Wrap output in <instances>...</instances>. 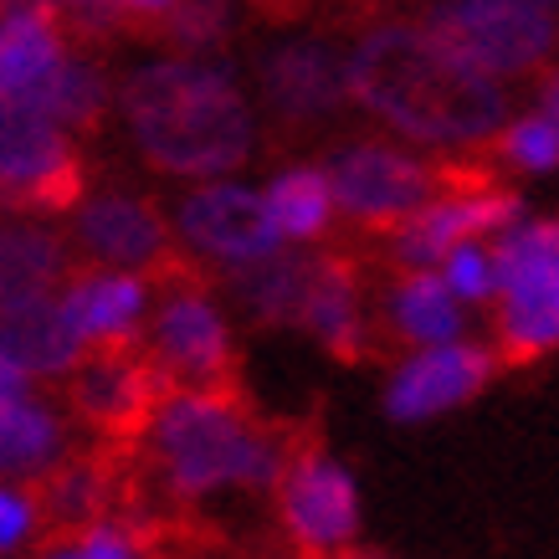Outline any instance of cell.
Masks as SVG:
<instances>
[{"mask_svg": "<svg viewBox=\"0 0 559 559\" xmlns=\"http://www.w3.org/2000/svg\"><path fill=\"white\" fill-rule=\"evenodd\" d=\"M41 108H47L51 119L62 123L68 134H83V139H98L103 123H108V108H114V83H108V72L93 62V57H78V51H68L57 68H51V78L32 93Z\"/></svg>", "mask_w": 559, "mask_h": 559, "instance_id": "cell-24", "label": "cell"}, {"mask_svg": "<svg viewBox=\"0 0 559 559\" xmlns=\"http://www.w3.org/2000/svg\"><path fill=\"white\" fill-rule=\"evenodd\" d=\"M36 528V509H32V492L21 488H0V549H16L26 534Z\"/></svg>", "mask_w": 559, "mask_h": 559, "instance_id": "cell-30", "label": "cell"}, {"mask_svg": "<svg viewBox=\"0 0 559 559\" xmlns=\"http://www.w3.org/2000/svg\"><path fill=\"white\" fill-rule=\"evenodd\" d=\"M144 349L170 380V395L175 390H247V365L211 298L205 262H195L170 283H154Z\"/></svg>", "mask_w": 559, "mask_h": 559, "instance_id": "cell-5", "label": "cell"}, {"mask_svg": "<svg viewBox=\"0 0 559 559\" xmlns=\"http://www.w3.org/2000/svg\"><path fill=\"white\" fill-rule=\"evenodd\" d=\"M68 308L72 329L83 334L87 349H119V344H144V319L154 304V283L144 272L98 267V262H72V272L57 288Z\"/></svg>", "mask_w": 559, "mask_h": 559, "instance_id": "cell-15", "label": "cell"}, {"mask_svg": "<svg viewBox=\"0 0 559 559\" xmlns=\"http://www.w3.org/2000/svg\"><path fill=\"white\" fill-rule=\"evenodd\" d=\"M498 159H509L524 175H549L559 170V123L549 114H524V119L503 123L498 134Z\"/></svg>", "mask_w": 559, "mask_h": 559, "instance_id": "cell-27", "label": "cell"}, {"mask_svg": "<svg viewBox=\"0 0 559 559\" xmlns=\"http://www.w3.org/2000/svg\"><path fill=\"white\" fill-rule=\"evenodd\" d=\"M0 349L16 359L32 380H62L83 359V334L72 329L68 308L57 293L32 298V304L0 308Z\"/></svg>", "mask_w": 559, "mask_h": 559, "instance_id": "cell-19", "label": "cell"}, {"mask_svg": "<svg viewBox=\"0 0 559 559\" xmlns=\"http://www.w3.org/2000/svg\"><path fill=\"white\" fill-rule=\"evenodd\" d=\"M257 16H267V21H298L313 5V0H247Z\"/></svg>", "mask_w": 559, "mask_h": 559, "instance_id": "cell-31", "label": "cell"}, {"mask_svg": "<svg viewBox=\"0 0 559 559\" xmlns=\"http://www.w3.org/2000/svg\"><path fill=\"white\" fill-rule=\"evenodd\" d=\"M98 190L83 144L36 98L0 93V205L11 216H72Z\"/></svg>", "mask_w": 559, "mask_h": 559, "instance_id": "cell-4", "label": "cell"}, {"mask_svg": "<svg viewBox=\"0 0 559 559\" xmlns=\"http://www.w3.org/2000/svg\"><path fill=\"white\" fill-rule=\"evenodd\" d=\"M441 283L457 293L462 304H483L498 293V267H492V252H483L477 241H462L441 257Z\"/></svg>", "mask_w": 559, "mask_h": 559, "instance_id": "cell-29", "label": "cell"}, {"mask_svg": "<svg viewBox=\"0 0 559 559\" xmlns=\"http://www.w3.org/2000/svg\"><path fill=\"white\" fill-rule=\"evenodd\" d=\"M277 498V524L293 539V549L308 559H329L349 549L359 534V488L344 462L329 457L319 441V421L298 426L283 473L272 483Z\"/></svg>", "mask_w": 559, "mask_h": 559, "instance_id": "cell-10", "label": "cell"}, {"mask_svg": "<svg viewBox=\"0 0 559 559\" xmlns=\"http://www.w3.org/2000/svg\"><path fill=\"white\" fill-rule=\"evenodd\" d=\"M539 108H544V114H549V119L559 123V68H555V72H549V78H544V83H539Z\"/></svg>", "mask_w": 559, "mask_h": 559, "instance_id": "cell-33", "label": "cell"}, {"mask_svg": "<svg viewBox=\"0 0 559 559\" xmlns=\"http://www.w3.org/2000/svg\"><path fill=\"white\" fill-rule=\"evenodd\" d=\"M170 401V380L159 374L144 344L83 349V359L62 374V406L93 441H150L159 411Z\"/></svg>", "mask_w": 559, "mask_h": 559, "instance_id": "cell-7", "label": "cell"}, {"mask_svg": "<svg viewBox=\"0 0 559 559\" xmlns=\"http://www.w3.org/2000/svg\"><path fill=\"white\" fill-rule=\"evenodd\" d=\"M72 452V416L47 395L21 390L0 401V477L26 483Z\"/></svg>", "mask_w": 559, "mask_h": 559, "instance_id": "cell-21", "label": "cell"}, {"mask_svg": "<svg viewBox=\"0 0 559 559\" xmlns=\"http://www.w3.org/2000/svg\"><path fill=\"white\" fill-rule=\"evenodd\" d=\"M68 26L57 0H16L0 11V93L32 98L68 57Z\"/></svg>", "mask_w": 559, "mask_h": 559, "instance_id": "cell-18", "label": "cell"}, {"mask_svg": "<svg viewBox=\"0 0 559 559\" xmlns=\"http://www.w3.org/2000/svg\"><path fill=\"white\" fill-rule=\"evenodd\" d=\"M119 114L144 165L180 180L241 170L257 150V119L231 72L205 62H150L119 83Z\"/></svg>", "mask_w": 559, "mask_h": 559, "instance_id": "cell-3", "label": "cell"}, {"mask_svg": "<svg viewBox=\"0 0 559 559\" xmlns=\"http://www.w3.org/2000/svg\"><path fill=\"white\" fill-rule=\"evenodd\" d=\"M323 175L334 186L340 216H349L365 231H395L406 216L441 195L437 159H411L390 144H344L329 154Z\"/></svg>", "mask_w": 559, "mask_h": 559, "instance_id": "cell-11", "label": "cell"}, {"mask_svg": "<svg viewBox=\"0 0 559 559\" xmlns=\"http://www.w3.org/2000/svg\"><path fill=\"white\" fill-rule=\"evenodd\" d=\"M72 262H78V252H68L62 231H47V226H32V221L0 226V308L57 293L62 277L72 272Z\"/></svg>", "mask_w": 559, "mask_h": 559, "instance_id": "cell-22", "label": "cell"}, {"mask_svg": "<svg viewBox=\"0 0 559 559\" xmlns=\"http://www.w3.org/2000/svg\"><path fill=\"white\" fill-rule=\"evenodd\" d=\"M349 98L421 144H483L503 129L509 98L498 78L457 62L426 26L385 21L349 51Z\"/></svg>", "mask_w": 559, "mask_h": 559, "instance_id": "cell-1", "label": "cell"}, {"mask_svg": "<svg viewBox=\"0 0 559 559\" xmlns=\"http://www.w3.org/2000/svg\"><path fill=\"white\" fill-rule=\"evenodd\" d=\"M421 26L457 62L488 78L534 72L559 41L549 0H441L426 11Z\"/></svg>", "mask_w": 559, "mask_h": 559, "instance_id": "cell-9", "label": "cell"}, {"mask_svg": "<svg viewBox=\"0 0 559 559\" xmlns=\"http://www.w3.org/2000/svg\"><path fill=\"white\" fill-rule=\"evenodd\" d=\"M5 5H16V0H0V11H5Z\"/></svg>", "mask_w": 559, "mask_h": 559, "instance_id": "cell-35", "label": "cell"}, {"mask_svg": "<svg viewBox=\"0 0 559 559\" xmlns=\"http://www.w3.org/2000/svg\"><path fill=\"white\" fill-rule=\"evenodd\" d=\"M32 559H144V549L123 524H93L72 534H41Z\"/></svg>", "mask_w": 559, "mask_h": 559, "instance_id": "cell-28", "label": "cell"}, {"mask_svg": "<svg viewBox=\"0 0 559 559\" xmlns=\"http://www.w3.org/2000/svg\"><path fill=\"white\" fill-rule=\"evenodd\" d=\"M298 329L340 365H365L374 355V329L365 319V277H359V262L349 252H340V247L313 252V277H308Z\"/></svg>", "mask_w": 559, "mask_h": 559, "instance_id": "cell-17", "label": "cell"}, {"mask_svg": "<svg viewBox=\"0 0 559 559\" xmlns=\"http://www.w3.org/2000/svg\"><path fill=\"white\" fill-rule=\"evenodd\" d=\"M313 277V252H277L221 272V288L252 319V329H298L304 293Z\"/></svg>", "mask_w": 559, "mask_h": 559, "instance_id": "cell-20", "label": "cell"}, {"mask_svg": "<svg viewBox=\"0 0 559 559\" xmlns=\"http://www.w3.org/2000/svg\"><path fill=\"white\" fill-rule=\"evenodd\" d=\"M304 421H272L252 390H175L150 431L159 503L195 509L221 488L272 492Z\"/></svg>", "mask_w": 559, "mask_h": 559, "instance_id": "cell-2", "label": "cell"}, {"mask_svg": "<svg viewBox=\"0 0 559 559\" xmlns=\"http://www.w3.org/2000/svg\"><path fill=\"white\" fill-rule=\"evenodd\" d=\"M498 359L483 349V344H426L421 355H411L401 370L390 374L385 385V416L390 421H431L441 411L467 406L477 390L492 380Z\"/></svg>", "mask_w": 559, "mask_h": 559, "instance_id": "cell-16", "label": "cell"}, {"mask_svg": "<svg viewBox=\"0 0 559 559\" xmlns=\"http://www.w3.org/2000/svg\"><path fill=\"white\" fill-rule=\"evenodd\" d=\"M175 226H180V237L195 252L211 257V262H226V267L272 257L283 247V231H277V221L267 211V195L231 186V180H211V186L186 190L175 201Z\"/></svg>", "mask_w": 559, "mask_h": 559, "instance_id": "cell-12", "label": "cell"}, {"mask_svg": "<svg viewBox=\"0 0 559 559\" xmlns=\"http://www.w3.org/2000/svg\"><path fill=\"white\" fill-rule=\"evenodd\" d=\"M498 359L524 370L559 349V221H513L498 252Z\"/></svg>", "mask_w": 559, "mask_h": 559, "instance_id": "cell-6", "label": "cell"}, {"mask_svg": "<svg viewBox=\"0 0 559 559\" xmlns=\"http://www.w3.org/2000/svg\"><path fill=\"white\" fill-rule=\"evenodd\" d=\"M237 32L231 0H175L165 16L154 21L150 41H165L175 51H221Z\"/></svg>", "mask_w": 559, "mask_h": 559, "instance_id": "cell-26", "label": "cell"}, {"mask_svg": "<svg viewBox=\"0 0 559 559\" xmlns=\"http://www.w3.org/2000/svg\"><path fill=\"white\" fill-rule=\"evenodd\" d=\"M329 559H374V555H359L355 544H349V549H340V555H329Z\"/></svg>", "mask_w": 559, "mask_h": 559, "instance_id": "cell-34", "label": "cell"}, {"mask_svg": "<svg viewBox=\"0 0 559 559\" xmlns=\"http://www.w3.org/2000/svg\"><path fill=\"white\" fill-rule=\"evenodd\" d=\"M257 87L283 129H308L349 103V57H340L329 41H283L262 51Z\"/></svg>", "mask_w": 559, "mask_h": 559, "instance_id": "cell-14", "label": "cell"}, {"mask_svg": "<svg viewBox=\"0 0 559 559\" xmlns=\"http://www.w3.org/2000/svg\"><path fill=\"white\" fill-rule=\"evenodd\" d=\"M32 385V374L21 370L16 359L5 355V349H0V401H11V395H21V390Z\"/></svg>", "mask_w": 559, "mask_h": 559, "instance_id": "cell-32", "label": "cell"}, {"mask_svg": "<svg viewBox=\"0 0 559 559\" xmlns=\"http://www.w3.org/2000/svg\"><path fill=\"white\" fill-rule=\"evenodd\" d=\"M385 319L395 329V340L421 344V349L462 334L457 293L447 288L441 277H431V267H401V277L385 293Z\"/></svg>", "mask_w": 559, "mask_h": 559, "instance_id": "cell-23", "label": "cell"}, {"mask_svg": "<svg viewBox=\"0 0 559 559\" xmlns=\"http://www.w3.org/2000/svg\"><path fill=\"white\" fill-rule=\"evenodd\" d=\"M267 195V211L277 221V231L288 241H319L329 226H334V186L319 165H288V170L272 175V186L262 190Z\"/></svg>", "mask_w": 559, "mask_h": 559, "instance_id": "cell-25", "label": "cell"}, {"mask_svg": "<svg viewBox=\"0 0 559 559\" xmlns=\"http://www.w3.org/2000/svg\"><path fill=\"white\" fill-rule=\"evenodd\" d=\"M513 221H524V201L513 190H452V195L426 201L395 231H385V247L395 267H431L452 247L488 237V231H509Z\"/></svg>", "mask_w": 559, "mask_h": 559, "instance_id": "cell-13", "label": "cell"}, {"mask_svg": "<svg viewBox=\"0 0 559 559\" xmlns=\"http://www.w3.org/2000/svg\"><path fill=\"white\" fill-rule=\"evenodd\" d=\"M68 241L78 247L83 262L144 272L150 283H170V277H180V272H190L201 262L195 252H186L180 226L165 221L159 201L139 195V190H123V186L93 190V195L72 211Z\"/></svg>", "mask_w": 559, "mask_h": 559, "instance_id": "cell-8", "label": "cell"}]
</instances>
